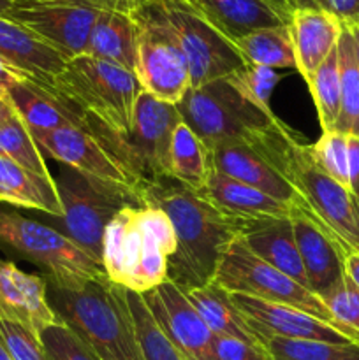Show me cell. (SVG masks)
Segmentation results:
<instances>
[{
  "label": "cell",
  "mask_w": 359,
  "mask_h": 360,
  "mask_svg": "<svg viewBox=\"0 0 359 360\" xmlns=\"http://www.w3.org/2000/svg\"><path fill=\"white\" fill-rule=\"evenodd\" d=\"M0 202L62 218V202L53 176H39L0 155Z\"/></svg>",
  "instance_id": "obj_24"
},
{
  "label": "cell",
  "mask_w": 359,
  "mask_h": 360,
  "mask_svg": "<svg viewBox=\"0 0 359 360\" xmlns=\"http://www.w3.org/2000/svg\"><path fill=\"white\" fill-rule=\"evenodd\" d=\"M306 84H308L313 104H315L320 129H322V132H331L336 127L341 101L338 44L329 53V56L320 63V67Z\"/></svg>",
  "instance_id": "obj_32"
},
{
  "label": "cell",
  "mask_w": 359,
  "mask_h": 360,
  "mask_svg": "<svg viewBox=\"0 0 359 360\" xmlns=\"http://www.w3.org/2000/svg\"><path fill=\"white\" fill-rule=\"evenodd\" d=\"M144 204L160 207L175 229L176 252L169 259L168 280L182 290L211 283L225 248L241 234L245 221L222 213L175 179L148 186Z\"/></svg>",
  "instance_id": "obj_2"
},
{
  "label": "cell",
  "mask_w": 359,
  "mask_h": 360,
  "mask_svg": "<svg viewBox=\"0 0 359 360\" xmlns=\"http://www.w3.org/2000/svg\"><path fill=\"white\" fill-rule=\"evenodd\" d=\"M315 164L329 178L348 188V141L347 136L336 130L322 132V136L310 144Z\"/></svg>",
  "instance_id": "obj_37"
},
{
  "label": "cell",
  "mask_w": 359,
  "mask_h": 360,
  "mask_svg": "<svg viewBox=\"0 0 359 360\" xmlns=\"http://www.w3.org/2000/svg\"><path fill=\"white\" fill-rule=\"evenodd\" d=\"M176 108L208 150L224 143H245L278 118L246 101L227 77L190 88Z\"/></svg>",
  "instance_id": "obj_8"
},
{
  "label": "cell",
  "mask_w": 359,
  "mask_h": 360,
  "mask_svg": "<svg viewBox=\"0 0 359 360\" xmlns=\"http://www.w3.org/2000/svg\"><path fill=\"white\" fill-rule=\"evenodd\" d=\"M201 195L213 204L218 211L245 224L271 218H291L294 214L291 206L273 199L267 193L232 179L211 167L208 181L201 190Z\"/></svg>",
  "instance_id": "obj_21"
},
{
  "label": "cell",
  "mask_w": 359,
  "mask_h": 360,
  "mask_svg": "<svg viewBox=\"0 0 359 360\" xmlns=\"http://www.w3.org/2000/svg\"><path fill=\"white\" fill-rule=\"evenodd\" d=\"M127 301H129L130 315H132L137 341H139L144 360H183L171 340L160 329L155 316L151 315L143 295L127 290Z\"/></svg>",
  "instance_id": "obj_33"
},
{
  "label": "cell",
  "mask_w": 359,
  "mask_h": 360,
  "mask_svg": "<svg viewBox=\"0 0 359 360\" xmlns=\"http://www.w3.org/2000/svg\"><path fill=\"white\" fill-rule=\"evenodd\" d=\"M0 62L37 86L62 72L67 58L23 25L0 16Z\"/></svg>",
  "instance_id": "obj_18"
},
{
  "label": "cell",
  "mask_w": 359,
  "mask_h": 360,
  "mask_svg": "<svg viewBox=\"0 0 359 360\" xmlns=\"http://www.w3.org/2000/svg\"><path fill=\"white\" fill-rule=\"evenodd\" d=\"M101 13L102 11L90 7L18 0L7 18L23 25L46 44L70 60L84 55L92 28L97 23Z\"/></svg>",
  "instance_id": "obj_14"
},
{
  "label": "cell",
  "mask_w": 359,
  "mask_h": 360,
  "mask_svg": "<svg viewBox=\"0 0 359 360\" xmlns=\"http://www.w3.org/2000/svg\"><path fill=\"white\" fill-rule=\"evenodd\" d=\"M0 360H14L13 357H11L9 350H7V347L4 345L2 338H0Z\"/></svg>",
  "instance_id": "obj_52"
},
{
  "label": "cell",
  "mask_w": 359,
  "mask_h": 360,
  "mask_svg": "<svg viewBox=\"0 0 359 360\" xmlns=\"http://www.w3.org/2000/svg\"><path fill=\"white\" fill-rule=\"evenodd\" d=\"M16 109H14L13 102H11L9 95H0V127L6 122H9L13 116H16Z\"/></svg>",
  "instance_id": "obj_48"
},
{
  "label": "cell",
  "mask_w": 359,
  "mask_h": 360,
  "mask_svg": "<svg viewBox=\"0 0 359 360\" xmlns=\"http://www.w3.org/2000/svg\"><path fill=\"white\" fill-rule=\"evenodd\" d=\"M348 141V190L359 199V137L347 136Z\"/></svg>",
  "instance_id": "obj_44"
},
{
  "label": "cell",
  "mask_w": 359,
  "mask_h": 360,
  "mask_svg": "<svg viewBox=\"0 0 359 360\" xmlns=\"http://www.w3.org/2000/svg\"><path fill=\"white\" fill-rule=\"evenodd\" d=\"M287 27L294 48L296 70L308 83L320 63L336 48L344 25L326 9L298 7L292 11Z\"/></svg>",
  "instance_id": "obj_19"
},
{
  "label": "cell",
  "mask_w": 359,
  "mask_h": 360,
  "mask_svg": "<svg viewBox=\"0 0 359 360\" xmlns=\"http://www.w3.org/2000/svg\"><path fill=\"white\" fill-rule=\"evenodd\" d=\"M338 63H340V116L334 130L345 136L359 137V65L355 60L351 32L341 28L338 39Z\"/></svg>",
  "instance_id": "obj_31"
},
{
  "label": "cell",
  "mask_w": 359,
  "mask_h": 360,
  "mask_svg": "<svg viewBox=\"0 0 359 360\" xmlns=\"http://www.w3.org/2000/svg\"><path fill=\"white\" fill-rule=\"evenodd\" d=\"M175 34L190 72V88L238 72L246 65L227 37L192 0H146Z\"/></svg>",
  "instance_id": "obj_9"
},
{
  "label": "cell",
  "mask_w": 359,
  "mask_h": 360,
  "mask_svg": "<svg viewBox=\"0 0 359 360\" xmlns=\"http://www.w3.org/2000/svg\"><path fill=\"white\" fill-rule=\"evenodd\" d=\"M210 155L211 165L218 172L282 200L294 211L296 193L292 186L250 144L241 141L217 144L210 148Z\"/></svg>",
  "instance_id": "obj_20"
},
{
  "label": "cell",
  "mask_w": 359,
  "mask_h": 360,
  "mask_svg": "<svg viewBox=\"0 0 359 360\" xmlns=\"http://www.w3.org/2000/svg\"><path fill=\"white\" fill-rule=\"evenodd\" d=\"M231 41L259 28L280 27L289 21L264 0H192Z\"/></svg>",
  "instance_id": "obj_27"
},
{
  "label": "cell",
  "mask_w": 359,
  "mask_h": 360,
  "mask_svg": "<svg viewBox=\"0 0 359 360\" xmlns=\"http://www.w3.org/2000/svg\"><path fill=\"white\" fill-rule=\"evenodd\" d=\"M345 276L359 288V252H352L344 259Z\"/></svg>",
  "instance_id": "obj_46"
},
{
  "label": "cell",
  "mask_w": 359,
  "mask_h": 360,
  "mask_svg": "<svg viewBox=\"0 0 359 360\" xmlns=\"http://www.w3.org/2000/svg\"><path fill=\"white\" fill-rule=\"evenodd\" d=\"M213 283L227 290L229 294L248 295V297L303 309L359 341L358 333L347 329L333 319L322 299L317 297L310 288L303 287L291 276L253 255L239 236L232 239L231 245L225 248L218 262Z\"/></svg>",
  "instance_id": "obj_10"
},
{
  "label": "cell",
  "mask_w": 359,
  "mask_h": 360,
  "mask_svg": "<svg viewBox=\"0 0 359 360\" xmlns=\"http://www.w3.org/2000/svg\"><path fill=\"white\" fill-rule=\"evenodd\" d=\"M0 338L14 360H49L41 340L16 323L0 320Z\"/></svg>",
  "instance_id": "obj_40"
},
{
  "label": "cell",
  "mask_w": 359,
  "mask_h": 360,
  "mask_svg": "<svg viewBox=\"0 0 359 360\" xmlns=\"http://www.w3.org/2000/svg\"><path fill=\"white\" fill-rule=\"evenodd\" d=\"M0 320L16 323L37 338L48 327L62 323L49 304L46 278L0 259Z\"/></svg>",
  "instance_id": "obj_17"
},
{
  "label": "cell",
  "mask_w": 359,
  "mask_h": 360,
  "mask_svg": "<svg viewBox=\"0 0 359 360\" xmlns=\"http://www.w3.org/2000/svg\"><path fill=\"white\" fill-rule=\"evenodd\" d=\"M264 2H266L267 6L273 7V9L277 11L280 16H284L287 21H289V18H291L292 11L296 9L294 0H264Z\"/></svg>",
  "instance_id": "obj_47"
},
{
  "label": "cell",
  "mask_w": 359,
  "mask_h": 360,
  "mask_svg": "<svg viewBox=\"0 0 359 360\" xmlns=\"http://www.w3.org/2000/svg\"><path fill=\"white\" fill-rule=\"evenodd\" d=\"M182 122L175 104L141 91L134 109L132 129L116 139V158L136 181L141 197L150 185L169 179L172 134Z\"/></svg>",
  "instance_id": "obj_11"
},
{
  "label": "cell",
  "mask_w": 359,
  "mask_h": 360,
  "mask_svg": "<svg viewBox=\"0 0 359 360\" xmlns=\"http://www.w3.org/2000/svg\"><path fill=\"white\" fill-rule=\"evenodd\" d=\"M282 77L284 76H280L277 70L270 69V67L245 65L241 70L227 76V79L246 101L256 104L263 111L273 112L271 111V95Z\"/></svg>",
  "instance_id": "obj_36"
},
{
  "label": "cell",
  "mask_w": 359,
  "mask_h": 360,
  "mask_svg": "<svg viewBox=\"0 0 359 360\" xmlns=\"http://www.w3.org/2000/svg\"><path fill=\"white\" fill-rule=\"evenodd\" d=\"M20 81H27V79L0 62V95H6L7 91H9L14 84L20 83Z\"/></svg>",
  "instance_id": "obj_45"
},
{
  "label": "cell",
  "mask_w": 359,
  "mask_h": 360,
  "mask_svg": "<svg viewBox=\"0 0 359 360\" xmlns=\"http://www.w3.org/2000/svg\"><path fill=\"white\" fill-rule=\"evenodd\" d=\"M183 292L215 336L236 338V340L246 341V343L263 345L257 334L250 329L245 316L234 306L231 294L218 287L217 283L211 281L203 287L189 288Z\"/></svg>",
  "instance_id": "obj_26"
},
{
  "label": "cell",
  "mask_w": 359,
  "mask_h": 360,
  "mask_svg": "<svg viewBox=\"0 0 359 360\" xmlns=\"http://www.w3.org/2000/svg\"><path fill=\"white\" fill-rule=\"evenodd\" d=\"M246 144L292 186L294 214H301L320 229L344 255L359 252V207L347 186L326 174L312 157L310 144L275 120L267 129L253 134Z\"/></svg>",
  "instance_id": "obj_1"
},
{
  "label": "cell",
  "mask_w": 359,
  "mask_h": 360,
  "mask_svg": "<svg viewBox=\"0 0 359 360\" xmlns=\"http://www.w3.org/2000/svg\"><path fill=\"white\" fill-rule=\"evenodd\" d=\"M239 238L260 260L308 287L291 218H271L245 224Z\"/></svg>",
  "instance_id": "obj_23"
},
{
  "label": "cell",
  "mask_w": 359,
  "mask_h": 360,
  "mask_svg": "<svg viewBox=\"0 0 359 360\" xmlns=\"http://www.w3.org/2000/svg\"><path fill=\"white\" fill-rule=\"evenodd\" d=\"M16 2L18 0H0V16H9V13L13 11V7L16 6Z\"/></svg>",
  "instance_id": "obj_51"
},
{
  "label": "cell",
  "mask_w": 359,
  "mask_h": 360,
  "mask_svg": "<svg viewBox=\"0 0 359 360\" xmlns=\"http://www.w3.org/2000/svg\"><path fill=\"white\" fill-rule=\"evenodd\" d=\"M322 302L338 323L359 334V288L347 276L324 295Z\"/></svg>",
  "instance_id": "obj_39"
},
{
  "label": "cell",
  "mask_w": 359,
  "mask_h": 360,
  "mask_svg": "<svg viewBox=\"0 0 359 360\" xmlns=\"http://www.w3.org/2000/svg\"><path fill=\"white\" fill-rule=\"evenodd\" d=\"M176 234L157 206H125L106 227L102 269L111 283L144 294L168 280Z\"/></svg>",
  "instance_id": "obj_3"
},
{
  "label": "cell",
  "mask_w": 359,
  "mask_h": 360,
  "mask_svg": "<svg viewBox=\"0 0 359 360\" xmlns=\"http://www.w3.org/2000/svg\"><path fill=\"white\" fill-rule=\"evenodd\" d=\"M134 18L139 28L134 74L141 88L158 101L178 105L192 84L175 34L146 0H139Z\"/></svg>",
  "instance_id": "obj_12"
},
{
  "label": "cell",
  "mask_w": 359,
  "mask_h": 360,
  "mask_svg": "<svg viewBox=\"0 0 359 360\" xmlns=\"http://www.w3.org/2000/svg\"><path fill=\"white\" fill-rule=\"evenodd\" d=\"M39 340L49 360H101L63 323L48 327Z\"/></svg>",
  "instance_id": "obj_38"
},
{
  "label": "cell",
  "mask_w": 359,
  "mask_h": 360,
  "mask_svg": "<svg viewBox=\"0 0 359 360\" xmlns=\"http://www.w3.org/2000/svg\"><path fill=\"white\" fill-rule=\"evenodd\" d=\"M39 88L69 108L80 120V129L83 120L101 125L104 143L130 132L143 91L132 70L88 55L67 60L62 72Z\"/></svg>",
  "instance_id": "obj_4"
},
{
  "label": "cell",
  "mask_w": 359,
  "mask_h": 360,
  "mask_svg": "<svg viewBox=\"0 0 359 360\" xmlns=\"http://www.w3.org/2000/svg\"><path fill=\"white\" fill-rule=\"evenodd\" d=\"M232 302L245 316L250 329L257 334L260 343L267 338H289V340H312L326 343H359L338 327L303 311L277 302L248 297L241 294H231Z\"/></svg>",
  "instance_id": "obj_16"
},
{
  "label": "cell",
  "mask_w": 359,
  "mask_h": 360,
  "mask_svg": "<svg viewBox=\"0 0 359 360\" xmlns=\"http://www.w3.org/2000/svg\"><path fill=\"white\" fill-rule=\"evenodd\" d=\"M264 347L273 360H359V343L267 338Z\"/></svg>",
  "instance_id": "obj_34"
},
{
  "label": "cell",
  "mask_w": 359,
  "mask_h": 360,
  "mask_svg": "<svg viewBox=\"0 0 359 360\" xmlns=\"http://www.w3.org/2000/svg\"><path fill=\"white\" fill-rule=\"evenodd\" d=\"M0 155L39 176H53L44 162V155L35 144L20 116H13L0 127Z\"/></svg>",
  "instance_id": "obj_35"
},
{
  "label": "cell",
  "mask_w": 359,
  "mask_h": 360,
  "mask_svg": "<svg viewBox=\"0 0 359 360\" xmlns=\"http://www.w3.org/2000/svg\"><path fill=\"white\" fill-rule=\"evenodd\" d=\"M326 11L338 18L341 25L359 21V0H326Z\"/></svg>",
  "instance_id": "obj_43"
},
{
  "label": "cell",
  "mask_w": 359,
  "mask_h": 360,
  "mask_svg": "<svg viewBox=\"0 0 359 360\" xmlns=\"http://www.w3.org/2000/svg\"><path fill=\"white\" fill-rule=\"evenodd\" d=\"M55 179L62 202L60 232L102 264V243L109 221L125 206H143L132 190L90 178L74 169L60 167Z\"/></svg>",
  "instance_id": "obj_7"
},
{
  "label": "cell",
  "mask_w": 359,
  "mask_h": 360,
  "mask_svg": "<svg viewBox=\"0 0 359 360\" xmlns=\"http://www.w3.org/2000/svg\"><path fill=\"white\" fill-rule=\"evenodd\" d=\"M48 299L60 322L101 360H144L123 287L109 280L80 290L51 287Z\"/></svg>",
  "instance_id": "obj_5"
},
{
  "label": "cell",
  "mask_w": 359,
  "mask_h": 360,
  "mask_svg": "<svg viewBox=\"0 0 359 360\" xmlns=\"http://www.w3.org/2000/svg\"><path fill=\"white\" fill-rule=\"evenodd\" d=\"M296 9L298 7H315V9H326V0H294Z\"/></svg>",
  "instance_id": "obj_50"
},
{
  "label": "cell",
  "mask_w": 359,
  "mask_h": 360,
  "mask_svg": "<svg viewBox=\"0 0 359 360\" xmlns=\"http://www.w3.org/2000/svg\"><path fill=\"white\" fill-rule=\"evenodd\" d=\"M139 28L134 14L102 11L92 28L84 55L136 70Z\"/></svg>",
  "instance_id": "obj_25"
},
{
  "label": "cell",
  "mask_w": 359,
  "mask_h": 360,
  "mask_svg": "<svg viewBox=\"0 0 359 360\" xmlns=\"http://www.w3.org/2000/svg\"><path fill=\"white\" fill-rule=\"evenodd\" d=\"M246 65L296 69L294 48L287 25L259 28L234 41Z\"/></svg>",
  "instance_id": "obj_30"
},
{
  "label": "cell",
  "mask_w": 359,
  "mask_h": 360,
  "mask_svg": "<svg viewBox=\"0 0 359 360\" xmlns=\"http://www.w3.org/2000/svg\"><path fill=\"white\" fill-rule=\"evenodd\" d=\"M0 248L34 262L51 287L80 290L92 281L108 280L102 264L73 239L14 210H0Z\"/></svg>",
  "instance_id": "obj_6"
},
{
  "label": "cell",
  "mask_w": 359,
  "mask_h": 360,
  "mask_svg": "<svg viewBox=\"0 0 359 360\" xmlns=\"http://www.w3.org/2000/svg\"><path fill=\"white\" fill-rule=\"evenodd\" d=\"M215 360H273L263 345H252L236 338H218L213 341Z\"/></svg>",
  "instance_id": "obj_41"
},
{
  "label": "cell",
  "mask_w": 359,
  "mask_h": 360,
  "mask_svg": "<svg viewBox=\"0 0 359 360\" xmlns=\"http://www.w3.org/2000/svg\"><path fill=\"white\" fill-rule=\"evenodd\" d=\"M358 207H359V199H358Z\"/></svg>",
  "instance_id": "obj_53"
},
{
  "label": "cell",
  "mask_w": 359,
  "mask_h": 360,
  "mask_svg": "<svg viewBox=\"0 0 359 360\" xmlns=\"http://www.w3.org/2000/svg\"><path fill=\"white\" fill-rule=\"evenodd\" d=\"M348 32H351V37L352 42H354V51H355V60H358V65H359V21L358 23H352V25H344Z\"/></svg>",
  "instance_id": "obj_49"
},
{
  "label": "cell",
  "mask_w": 359,
  "mask_h": 360,
  "mask_svg": "<svg viewBox=\"0 0 359 360\" xmlns=\"http://www.w3.org/2000/svg\"><path fill=\"white\" fill-rule=\"evenodd\" d=\"M27 2L90 7V9H97V11H118V13H127V14H134L136 13L137 6H139V0H27Z\"/></svg>",
  "instance_id": "obj_42"
},
{
  "label": "cell",
  "mask_w": 359,
  "mask_h": 360,
  "mask_svg": "<svg viewBox=\"0 0 359 360\" xmlns=\"http://www.w3.org/2000/svg\"><path fill=\"white\" fill-rule=\"evenodd\" d=\"M32 137L42 155H48L62 165H67L84 176L132 190L141 197L136 181L130 178L122 164L106 150L101 141L80 127H60L48 132L32 134Z\"/></svg>",
  "instance_id": "obj_13"
},
{
  "label": "cell",
  "mask_w": 359,
  "mask_h": 360,
  "mask_svg": "<svg viewBox=\"0 0 359 360\" xmlns=\"http://www.w3.org/2000/svg\"><path fill=\"white\" fill-rule=\"evenodd\" d=\"M141 295L183 360H215V334L178 285L165 280L160 287Z\"/></svg>",
  "instance_id": "obj_15"
},
{
  "label": "cell",
  "mask_w": 359,
  "mask_h": 360,
  "mask_svg": "<svg viewBox=\"0 0 359 360\" xmlns=\"http://www.w3.org/2000/svg\"><path fill=\"white\" fill-rule=\"evenodd\" d=\"M7 95L30 134L48 132L67 125L80 127L76 115L70 109L32 81H20Z\"/></svg>",
  "instance_id": "obj_28"
},
{
  "label": "cell",
  "mask_w": 359,
  "mask_h": 360,
  "mask_svg": "<svg viewBox=\"0 0 359 360\" xmlns=\"http://www.w3.org/2000/svg\"><path fill=\"white\" fill-rule=\"evenodd\" d=\"M291 221L310 290L322 299L344 280L345 255L317 225L305 217L292 214Z\"/></svg>",
  "instance_id": "obj_22"
},
{
  "label": "cell",
  "mask_w": 359,
  "mask_h": 360,
  "mask_svg": "<svg viewBox=\"0 0 359 360\" xmlns=\"http://www.w3.org/2000/svg\"><path fill=\"white\" fill-rule=\"evenodd\" d=\"M211 167V155L206 144L185 122L180 123L172 134L169 179H175L194 192H201L206 185Z\"/></svg>",
  "instance_id": "obj_29"
}]
</instances>
